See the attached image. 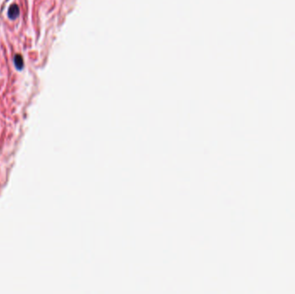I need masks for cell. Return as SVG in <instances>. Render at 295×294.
Wrapping results in <instances>:
<instances>
[{
    "label": "cell",
    "instance_id": "6da1fadb",
    "mask_svg": "<svg viewBox=\"0 0 295 294\" xmlns=\"http://www.w3.org/2000/svg\"><path fill=\"white\" fill-rule=\"evenodd\" d=\"M19 14H20V10H19L18 5L16 4H11L10 8H9V10H8V17L11 20H15V19H17L18 17Z\"/></svg>",
    "mask_w": 295,
    "mask_h": 294
},
{
    "label": "cell",
    "instance_id": "7a4b0ae2",
    "mask_svg": "<svg viewBox=\"0 0 295 294\" xmlns=\"http://www.w3.org/2000/svg\"><path fill=\"white\" fill-rule=\"evenodd\" d=\"M13 62H14L15 67L18 71H21L24 66V61H23V58L21 55L17 54L14 56V59H13Z\"/></svg>",
    "mask_w": 295,
    "mask_h": 294
}]
</instances>
